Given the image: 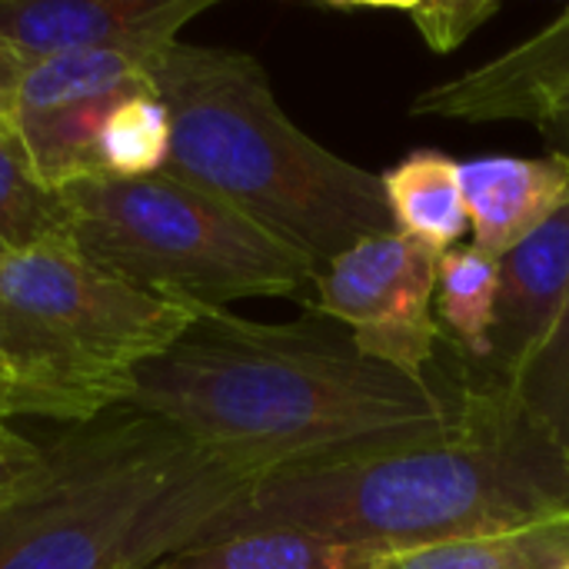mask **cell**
I'll list each match as a JSON object with an SVG mask.
<instances>
[{
    "mask_svg": "<svg viewBox=\"0 0 569 569\" xmlns=\"http://www.w3.org/2000/svg\"><path fill=\"white\" fill-rule=\"evenodd\" d=\"M123 407L170 423L237 473L263 477L440 433L457 400L360 357L327 320L260 323L210 310L137 370Z\"/></svg>",
    "mask_w": 569,
    "mask_h": 569,
    "instance_id": "cell-1",
    "label": "cell"
},
{
    "mask_svg": "<svg viewBox=\"0 0 569 569\" xmlns=\"http://www.w3.org/2000/svg\"><path fill=\"white\" fill-rule=\"evenodd\" d=\"M569 510L567 460L510 407L503 390H467L453 423L270 470L203 533L293 530L393 553L517 527Z\"/></svg>",
    "mask_w": 569,
    "mask_h": 569,
    "instance_id": "cell-2",
    "label": "cell"
},
{
    "mask_svg": "<svg viewBox=\"0 0 569 569\" xmlns=\"http://www.w3.org/2000/svg\"><path fill=\"white\" fill-rule=\"evenodd\" d=\"M153 83L170 113L160 173L217 197L317 267L393 233L380 177L303 133L253 53L177 40L153 60Z\"/></svg>",
    "mask_w": 569,
    "mask_h": 569,
    "instance_id": "cell-3",
    "label": "cell"
},
{
    "mask_svg": "<svg viewBox=\"0 0 569 569\" xmlns=\"http://www.w3.org/2000/svg\"><path fill=\"white\" fill-rule=\"evenodd\" d=\"M257 477L170 423L113 407L70 427L0 513V569H147L187 550Z\"/></svg>",
    "mask_w": 569,
    "mask_h": 569,
    "instance_id": "cell-4",
    "label": "cell"
},
{
    "mask_svg": "<svg viewBox=\"0 0 569 569\" xmlns=\"http://www.w3.org/2000/svg\"><path fill=\"white\" fill-rule=\"evenodd\" d=\"M197 317L103 273L70 240L0 257V357L17 417L80 427L123 407L137 370Z\"/></svg>",
    "mask_w": 569,
    "mask_h": 569,
    "instance_id": "cell-5",
    "label": "cell"
},
{
    "mask_svg": "<svg viewBox=\"0 0 569 569\" xmlns=\"http://www.w3.org/2000/svg\"><path fill=\"white\" fill-rule=\"evenodd\" d=\"M60 193L70 210V243L90 263L193 313L297 297L320 270L233 207L167 173L87 177Z\"/></svg>",
    "mask_w": 569,
    "mask_h": 569,
    "instance_id": "cell-6",
    "label": "cell"
},
{
    "mask_svg": "<svg viewBox=\"0 0 569 569\" xmlns=\"http://www.w3.org/2000/svg\"><path fill=\"white\" fill-rule=\"evenodd\" d=\"M440 257L397 230L360 240L317 270L313 310L343 327L360 357L430 383L443 333L433 313Z\"/></svg>",
    "mask_w": 569,
    "mask_h": 569,
    "instance_id": "cell-7",
    "label": "cell"
},
{
    "mask_svg": "<svg viewBox=\"0 0 569 569\" xmlns=\"http://www.w3.org/2000/svg\"><path fill=\"white\" fill-rule=\"evenodd\" d=\"M157 57L93 50L27 63L13 103V127L47 187L63 190L77 180L100 177V130L120 100L157 90Z\"/></svg>",
    "mask_w": 569,
    "mask_h": 569,
    "instance_id": "cell-8",
    "label": "cell"
},
{
    "mask_svg": "<svg viewBox=\"0 0 569 569\" xmlns=\"http://www.w3.org/2000/svg\"><path fill=\"white\" fill-rule=\"evenodd\" d=\"M213 0H0V40L27 63L60 53H163Z\"/></svg>",
    "mask_w": 569,
    "mask_h": 569,
    "instance_id": "cell-9",
    "label": "cell"
},
{
    "mask_svg": "<svg viewBox=\"0 0 569 569\" xmlns=\"http://www.w3.org/2000/svg\"><path fill=\"white\" fill-rule=\"evenodd\" d=\"M569 103V7L507 53L427 87L413 97V117L493 123L527 120L547 127Z\"/></svg>",
    "mask_w": 569,
    "mask_h": 569,
    "instance_id": "cell-10",
    "label": "cell"
},
{
    "mask_svg": "<svg viewBox=\"0 0 569 569\" xmlns=\"http://www.w3.org/2000/svg\"><path fill=\"white\" fill-rule=\"evenodd\" d=\"M460 190L473 247L507 257L569 203V160L563 153L510 157L487 153L460 160Z\"/></svg>",
    "mask_w": 569,
    "mask_h": 569,
    "instance_id": "cell-11",
    "label": "cell"
},
{
    "mask_svg": "<svg viewBox=\"0 0 569 569\" xmlns=\"http://www.w3.org/2000/svg\"><path fill=\"white\" fill-rule=\"evenodd\" d=\"M569 300V203L500 257V303L493 327L497 383H503L550 333Z\"/></svg>",
    "mask_w": 569,
    "mask_h": 569,
    "instance_id": "cell-12",
    "label": "cell"
},
{
    "mask_svg": "<svg viewBox=\"0 0 569 569\" xmlns=\"http://www.w3.org/2000/svg\"><path fill=\"white\" fill-rule=\"evenodd\" d=\"M387 210L393 217V230L447 253L453 250L467 230V203L460 190V160L443 150H410L387 173H380Z\"/></svg>",
    "mask_w": 569,
    "mask_h": 569,
    "instance_id": "cell-13",
    "label": "cell"
},
{
    "mask_svg": "<svg viewBox=\"0 0 569 569\" xmlns=\"http://www.w3.org/2000/svg\"><path fill=\"white\" fill-rule=\"evenodd\" d=\"M569 510L383 557L373 569H567Z\"/></svg>",
    "mask_w": 569,
    "mask_h": 569,
    "instance_id": "cell-14",
    "label": "cell"
},
{
    "mask_svg": "<svg viewBox=\"0 0 569 569\" xmlns=\"http://www.w3.org/2000/svg\"><path fill=\"white\" fill-rule=\"evenodd\" d=\"M390 553L373 543H330L293 530H247L193 543L147 569H373Z\"/></svg>",
    "mask_w": 569,
    "mask_h": 569,
    "instance_id": "cell-15",
    "label": "cell"
},
{
    "mask_svg": "<svg viewBox=\"0 0 569 569\" xmlns=\"http://www.w3.org/2000/svg\"><path fill=\"white\" fill-rule=\"evenodd\" d=\"M70 240V210L47 187L13 123L0 127V257Z\"/></svg>",
    "mask_w": 569,
    "mask_h": 569,
    "instance_id": "cell-16",
    "label": "cell"
},
{
    "mask_svg": "<svg viewBox=\"0 0 569 569\" xmlns=\"http://www.w3.org/2000/svg\"><path fill=\"white\" fill-rule=\"evenodd\" d=\"M500 303V260L470 247H453L440 257L433 313L470 357L490 360Z\"/></svg>",
    "mask_w": 569,
    "mask_h": 569,
    "instance_id": "cell-17",
    "label": "cell"
},
{
    "mask_svg": "<svg viewBox=\"0 0 569 569\" xmlns=\"http://www.w3.org/2000/svg\"><path fill=\"white\" fill-rule=\"evenodd\" d=\"M497 387L569 467V300L550 333Z\"/></svg>",
    "mask_w": 569,
    "mask_h": 569,
    "instance_id": "cell-18",
    "label": "cell"
},
{
    "mask_svg": "<svg viewBox=\"0 0 569 569\" xmlns=\"http://www.w3.org/2000/svg\"><path fill=\"white\" fill-rule=\"evenodd\" d=\"M170 157V113L160 100V93H133L120 100L97 143L100 177H153L163 170Z\"/></svg>",
    "mask_w": 569,
    "mask_h": 569,
    "instance_id": "cell-19",
    "label": "cell"
},
{
    "mask_svg": "<svg viewBox=\"0 0 569 569\" xmlns=\"http://www.w3.org/2000/svg\"><path fill=\"white\" fill-rule=\"evenodd\" d=\"M500 0H417V3H353L337 10H390L407 17L423 43L437 53H450L460 43H467L483 23H490L500 13Z\"/></svg>",
    "mask_w": 569,
    "mask_h": 569,
    "instance_id": "cell-20",
    "label": "cell"
},
{
    "mask_svg": "<svg viewBox=\"0 0 569 569\" xmlns=\"http://www.w3.org/2000/svg\"><path fill=\"white\" fill-rule=\"evenodd\" d=\"M40 463H43L40 443H30L20 433L0 437V513L23 493V487L40 470Z\"/></svg>",
    "mask_w": 569,
    "mask_h": 569,
    "instance_id": "cell-21",
    "label": "cell"
},
{
    "mask_svg": "<svg viewBox=\"0 0 569 569\" xmlns=\"http://www.w3.org/2000/svg\"><path fill=\"white\" fill-rule=\"evenodd\" d=\"M27 60L0 40V127L13 123V103H17V90L23 80Z\"/></svg>",
    "mask_w": 569,
    "mask_h": 569,
    "instance_id": "cell-22",
    "label": "cell"
},
{
    "mask_svg": "<svg viewBox=\"0 0 569 569\" xmlns=\"http://www.w3.org/2000/svg\"><path fill=\"white\" fill-rule=\"evenodd\" d=\"M13 417H17V407H13V377H10L7 360L0 357V437L13 433L10 430V420Z\"/></svg>",
    "mask_w": 569,
    "mask_h": 569,
    "instance_id": "cell-23",
    "label": "cell"
},
{
    "mask_svg": "<svg viewBox=\"0 0 569 569\" xmlns=\"http://www.w3.org/2000/svg\"><path fill=\"white\" fill-rule=\"evenodd\" d=\"M540 130H543V140L550 143V150L553 153H563L569 160V103L547 127H540Z\"/></svg>",
    "mask_w": 569,
    "mask_h": 569,
    "instance_id": "cell-24",
    "label": "cell"
},
{
    "mask_svg": "<svg viewBox=\"0 0 569 569\" xmlns=\"http://www.w3.org/2000/svg\"><path fill=\"white\" fill-rule=\"evenodd\" d=\"M567 569H569V567H567Z\"/></svg>",
    "mask_w": 569,
    "mask_h": 569,
    "instance_id": "cell-25",
    "label": "cell"
}]
</instances>
